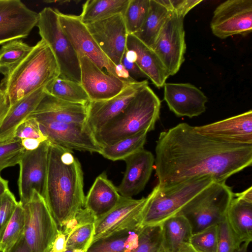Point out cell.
Returning <instances> with one entry per match:
<instances>
[{
    "label": "cell",
    "instance_id": "cell-1",
    "mask_svg": "<svg viewBox=\"0 0 252 252\" xmlns=\"http://www.w3.org/2000/svg\"><path fill=\"white\" fill-rule=\"evenodd\" d=\"M155 167L158 184H174L209 176L225 182L252 163V144L220 141L197 132L182 123L160 133Z\"/></svg>",
    "mask_w": 252,
    "mask_h": 252
},
{
    "label": "cell",
    "instance_id": "cell-2",
    "mask_svg": "<svg viewBox=\"0 0 252 252\" xmlns=\"http://www.w3.org/2000/svg\"><path fill=\"white\" fill-rule=\"evenodd\" d=\"M83 173L72 152L50 142L43 195L59 229L73 222L84 207Z\"/></svg>",
    "mask_w": 252,
    "mask_h": 252
},
{
    "label": "cell",
    "instance_id": "cell-3",
    "mask_svg": "<svg viewBox=\"0 0 252 252\" xmlns=\"http://www.w3.org/2000/svg\"><path fill=\"white\" fill-rule=\"evenodd\" d=\"M59 75V67L53 52L41 39L22 61L3 75L0 87L11 106L32 92L45 88Z\"/></svg>",
    "mask_w": 252,
    "mask_h": 252
},
{
    "label": "cell",
    "instance_id": "cell-4",
    "mask_svg": "<svg viewBox=\"0 0 252 252\" xmlns=\"http://www.w3.org/2000/svg\"><path fill=\"white\" fill-rule=\"evenodd\" d=\"M160 100L148 85L142 87L125 109L110 121L94 137L101 147L155 129L159 118Z\"/></svg>",
    "mask_w": 252,
    "mask_h": 252
},
{
    "label": "cell",
    "instance_id": "cell-5",
    "mask_svg": "<svg viewBox=\"0 0 252 252\" xmlns=\"http://www.w3.org/2000/svg\"><path fill=\"white\" fill-rule=\"evenodd\" d=\"M213 181L211 177L204 176L174 184H158L147 196L141 226L159 224L178 214L189 201Z\"/></svg>",
    "mask_w": 252,
    "mask_h": 252
},
{
    "label": "cell",
    "instance_id": "cell-6",
    "mask_svg": "<svg viewBox=\"0 0 252 252\" xmlns=\"http://www.w3.org/2000/svg\"><path fill=\"white\" fill-rule=\"evenodd\" d=\"M233 197L231 188L225 182L214 181L189 201L178 214L188 220L193 234L224 220Z\"/></svg>",
    "mask_w": 252,
    "mask_h": 252
},
{
    "label": "cell",
    "instance_id": "cell-7",
    "mask_svg": "<svg viewBox=\"0 0 252 252\" xmlns=\"http://www.w3.org/2000/svg\"><path fill=\"white\" fill-rule=\"evenodd\" d=\"M58 10L50 7L38 13L36 26L41 38L53 52L59 69V76L81 83L80 58L59 20Z\"/></svg>",
    "mask_w": 252,
    "mask_h": 252
},
{
    "label": "cell",
    "instance_id": "cell-8",
    "mask_svg": "<svg viewBox=\"0 0 252 252\" xmlns=\"http://www.w3.org/2000/svg\"><path fill=\"white\" fill-rule=\"evenodd\" d=\"M23 207L25 215L23 235L31 251L50 252L59 228L44 198L33 190L31 200Z\"/></svg>",
    "mask_w": 252,
    "mask_h": 252
},
{
    "label": "cell",
    "instance_id": "cell-9",
    "mask_svg": "<svg viewBox=\"0 0 252 252\" xmlns=\"http://www.w3.org/2000/svg\"><path fill=\"white\" fill-rule=\"evenodd\" d=\"M184 19L172 12L152 48L169 76L176 74L185 61Z\"/></svg>",
    "mask_w": 252,
    "mask_h": 252
},
{
    "label": "cell",
    "instance_id": "cell-10",
    "mask_svg": "<svg viewBox=\"0 0 252 252\" xmlns=\"http://www.w3.org/2000/svg\"><path fill=\"white\" fill-rule=\"evenodd\" d=\"M210 27L221 39L249 34L252 30V0H228L220 3L213 12Z\"/></svg>",
    "mask_w": 252,
    "mask_h": 252
},
{
    "label": "cell",
    "instance_id": "cell-11",
    "mask_svg": "<svg viewBox=\"0 0 252 252\" xmlns=\"http://www.w3.org/2000/svg\"><path fill=\"white\" fill-rule=\"evenodd\" d=\"M50 142L46 140L32 151H27L19 163L18 187L20 202H29L35 190L42 197L47 174Z\"/></svg>",
    "mask_w": 252,
    "mask_h": 252
},
{
    "label": "cell",
    "instance_id": "cell-12",
    "mask_svg": "<svg viewBox=\"0 0 252 252\" xmlns=\"http://www.w3.org/2000/svg\"><path fill=\"white\" fill-rule=\"evenodd\" d=\"M58 12L60 25L79 58L86 56L101 69L105 68L118 77L116 65L101 50L79 16Z\"/></svg>",
    "mask_w": 252,
    "mask_h": 252
},
{
    "label": "cell",
    "instance_id": "cell-13",
    "mask_svg": "<svg viewBox=\"0 0 252 252\" xmlns=\"http://www.w3.org/2000/svg\"><path fill=\"white\" fill-rule=\"evenodd\" d=\"M47 140L72 151L100 153L102 147L85 124L63 123L50 121H38Z\"/></svg>",
    "mask_w": 252,
    "mask_h": 252
},
{
    "label": "cell",
    "instance_id": "cell-14",
    "mask_svg": "<svg viewBox=\"0 0 252 252\" xmlns=\"http://www.w3.org/2000/svg\"><path fill=\"white\" fill-rule=\"evenodd\" d=\"M147 201V196L135 199L121 196L112 210L95 220L92 242L122 229L141 226Z\"/></svg>",
    "mask_w": 252,
    "mask_h": 252
},
{
    "label": "cell",
    "instance_id": "cell-15",
    "mask_svg": "<svg viewBox=\"0 0 252 252\" xmlns=\"http://www.w3.org/2000/svg\"><path fill=\"white\" fill-rule=\"evenodd\" d=\"M38 17L20 0H0V45L27 37Z\"/></svg>",
    "mask_w": 252,
    "mask_h": 252
},
{
    "label": "cell",
    "instance_id": "cell-16",
    "mask_svg": "<svg viewBox=\"0 0 252 252\" xmlns=\"http://www.w3.org/2000/svg\"><path fill=\"white\" fill-rule=\"evenodd\" d=\"M86 25L107 58L115 65L120 64L128 34L123 15L117 14Z\"/></svg>",
    "mask_w": 252,
    "mask_h": 252
},
{
    "label": "cell",
    "instance_id": "cell-17",
    "mask_svg": "<svg viewBox=\"0 0 252 252\" xmlns=\"http://www.w3.org/2000/svg\"><path fill=\"white\" fill-rule=\"evenodd\" d=\"M148 85L147 80L129 84L117 95L103 100L90 101L87 104L85 124L94 135L121 113L137 92Z\"/></svg>",
    "mask_w": 252,
    "mask_h": 252
},
{
    "label": "cell",
    "instance_id": "cell-18",
    "mask_svg": "<svg viewBox=\"0 0 252 252\" xmlns=\"http://www.w3.org/2000/svg\"><path fill=\"white\" fill-rule=\"evenodd\" d=\"M81 84L90 101L111 98L120 93L129 84L104 72L86 56L80 58Z\"/></svg>",
    "mask_w": 252,
    "mask_h": 252
},
{
    "label": "cell",
    "instance_id": "cell-19",
    "mask_svg": "<svg viewBox=\"0 0 252 252\" xmlns=\"http://www.w3.org/2000/svg\"><path fill=\"white\" fill-rule=\"evenodd\" d=\"M163 87L164 100L177 116L191 118L205 112L208 98L195 86L190 83H165Z\"/></svg>",
    "mask_w": 252,
    "mask_h": 252
},
{
    "label": "cell",
    "instance_id": "cell-20",
    "mask_svg": "<svg viewBox=\"0 0 252 252\" xmlns=\"http://www.w3.org/2000/svg\"><path fill=\"white\" fill-rule=\"evenodd\" d=\"M193 128L201 134L221 141L252 144V111Z\"/></svg>",
    "mask_w": 252,
    "mask_h": 252
},
{
    "label": "cell",
    "instance_id": "cell-21",
    "mask_svg": "<svg viewBox=\"0 0 252 252\" xmlns=\"http://www.w3.org/2000/svg\"><path fill=\"white\" fill-rule=\"evenodd\" d=\"M126 170L117 188L121 196L132 198L142 191L151 177L155 163L153 154L144 148L126 158Z\"/></svg>",
    "mask_w": 252,
    "mask_h": 252
},
{
    "label": "cell",
    "instance_id": "cell-22",
    "mask_svg": "<svg viewBox=\"0 0 252 252\" xmlns=\"http://www.w3.org/2000/svg\"><path fill=\"white\" fill-rule=\"evenodd\" d=\"M87 116V104L68 102L47 94L29 117L37 121L85 124Z\"/></svg>",
    "mask_w": 252,
    "mask_h": 252
},
{
    "label": "cell",
    "instance_id": "cell-23",
    "mask_svg": "<svg viewBox=\"0 0 252 252\" xmlns=\"http://www.w3.org/2000/svg\"><path fill=\"white\" fill-rule=\"evenodd\" d=\"M126 50L129 57L154 85L163 87L169 76L153 50L134 35L127 36Z\"/></svg>",
    "mask_w": 252,
    "mask_h": 252
},
{
    "label": "cell",
    "instance_id": "cell-24",
    "mask_svg": "<svg viewBox=\"0 0 252 252\" xmlns=\"http://www.w3.org/2000/svg\"><path fill=\"white\" fill-rule=\"evenodd\" d=\"M121 197L118 189L105 172L98 176L85 198L84 208L95 220L105 215L118 203Z\"/></svg>",
    "mask_w": 252,
    "mask_h": 252
},
{
    "label": "cell",
    "instance_id": "cell-25",
    "mask_svg": "<svg viewBox=\"0 0 252 252\" xmlns=\"http://www.w3.org/2000/svg\"><path fill=\"white\" fill-rule=\"evenodd\" d=\"M47 94L45 88L39 89L10 106L0 127V142L14 138L18 126L29 118Z\"/></svg>",
    "mask_w": 252,
    "mask_h": 252
},
{
    "label": "cell",
    "instance_id": "cell-26",
    "mask_svg": "<svg viewBox=\"0 0 252 252\" xmlns=\"http://www.w3.org/2000/svg\"><path fill=\"white\" fill-rule=\"evenodd\" d=\"M162 252H177L184 244L189 243L192 235L191 227L182 215L177 214L161 224Z\"/></svg>",
    "mask_w": 252,
    "mask_h": 252
},
{
    "label": "cell",
    "instance_id": "cell-27",
    "mask_svg": "<svg viewBox=\"0 0 252 252\" xmlns=\"http://www.w3.org/2000/svg\"><path fill=\"white\" fill-rule=\"evenodd\" d=\"M226 219L240 241L250 244L252 241V203L234 196Z\"/></svg>",
    "mask_w": 252,
    "mask_h": 252
},
{
    "label": "cell",
    "instance_id": "cell-28",
    "mask_svg": "<svg viewBox=\"0 0 252 252\" xmlns=\"http://www.w3.org/2000/svg\"><path fill=\"white\" fill-rule=\"evenodd\" d=\"M142 226L127 228L93 241L86 252H130L138 245Z\"/></svg>",
    "mask_w": 252,
    "mask_h": 252
},
{
    "label": "cell",
    "instance_id": "cell-29",
    "mask_svg": "<svg viewBox=\"0 0 252 252\" xmlns=\"http://www.w3.org/2000/svg\"><path fill=\"white\" fill-rule=\"evenodd\" d=\"M171 13L159 0H150L145 20L141 28L133 35L152 49Z\"/></svg>",
    "mask_w": 252,
    "mask_h": 252
},
{
    "label": "cell",
    "instance_id": "cell-30",
    "mask_svg": "<svg viewBox=\"0 0 252 252\" xmlns=\"http://www.w3.org/2000/svg\"><path fill=\"white\" fill-rule=\"evenodd\" d=\"M94 221V216L86 209H82L66 235V249L86 252L92 242Z\"/></svg>",
    "mask_w": 252,
    "mask_h": 252
},
{
    "label": "cell",
    "instance_id": "cell-31",
    "mask_svg": "<svg viewBox=\"0 0 252 252\" xmlns=\"http://www.w3.org/2000/svg\"><path fill=\"white\" fill-rule=\"evenodd\" d=\"M130 0H88L79 16L85 25L117 14L124 15Z\"/></svg>",
    "mask_w": 252,
    "mask_h": 252
},
{
    "label": "cell",
    "instance_id": "cell-32",
    "mask_svg": "<svg viewBox=\"0 0 252 252\" xmlns=\"http://www.w3.org/2000/svg\"><path fill=\"white\" fill-rule=\"evenodd\" d=\"M47 94L70 102L87 104L90 98L80 83L58 76L45 87Z\"/></svg>",
    "mask_w": 252,
    "mask_h": 252
},
{
    "label": "cell",
    "instance_id": "cell-33",
    "mask_svg": "<svg viewBox=\"0 0 252 252\" xmlns=\"http://www.w3.org/2000/svg\"><path fill=\"white\" fill-rule=\"evenodd\" d=\"M147 133V131H142L112 144L103 146L99 154L112 161L124 160L144 148Z\"/></svg>",
    "mask_w": 252,
    "mask_h": 252
},
{
    "label": "cell",
    "instance_id": "cell-34",
    "mask_svg": "<svg viewBox=\"0 0 252 252\" xmlns=\"http://www.w3.org/2000/svg\"><path fill=\"white\" fill-rule=\"evenodd\" d=\"M25 215L23 205L20 201L14 212L0 234V252H6L23 235Z\"/></svg>",
    "mask_w": 252,
    "mask_h": 252
},
{
    "label": "cell",
    "instance_id": "cell-35",
    "mask_svg": "<svg viewBox=\"0 0 252 252\" xmlns=\"http://www.w3.org/2000/svg\"><path fill=\"white\" fill-rule=\"evenodd\" d=\"M32 47L21 39L2 45L0 48V73L4 75L29 54Z\"/></svg>",
    "mask_w": 252,
    "mask_h": 252
},
{
    "label": "cell",
    "instance_id": "cell-36",
    "mask_svg": "<svg viewBox=\"0 0 252 252\" xmlns=\"http://www.w3.org/2000/svg\"><path fill=\"white\" fill-rule=\"evenodd\" d=\"M150 0H130L123 15L128 34H133L143 25L147 15Z\"/></svg>",
    "mask_w": 252,
    "mask_h": 252
},
{
    "label": "cell",
    "instance_id": "cell-37",
    "mask_svg": "<svg viewBox=\"0 0 252 252\" xmlns=\"http://www.w3.org/2000/svg\"><path fill=\"white\" fill-rule=\"evenodd\" d=\"M161 224L142 226L137 247L130 252H162Z\"/></svg>",
    "mask_w": 252,
    "mask_h": 252
},
{
    "label": "cell",
    "instance_id": "cell-38",
    "mask_svg": "<svg viewBox=\"0 0 252 252\" xmlns=\"http://www.w3.org/2000/svg\"><path fill=\"white\" fill-rule=\"evenodd\" d=\"M218 224L209 226L192 234L189 243L197 252H217Z\"/></svg>",
    "mask_w": 252,
    "mask_h": 252
},
{
    "label": "cell",
    "instance_id": "cell-39",
    "mask_svg": "<svg viewBox=\"0 0 252 252\" xmlns=\"http://www.w3.org/2000/svg\"><path fill=\"white\" fill-rule=\"evenodd\" d=\"M26 151L21 140L16 138L0 142V172L18 164Z\"/></svg>",
    "mask_w": 252,
    "mask_h": 252
},
{
    "label": "cell",
    "instance_id": "cell-40",
    "mask_svg": "<svg viewBox=\"0 0 252 252\" xmlns=\"http://www.w3.org/2000/svg\"><path fill=\"white\" fill-rule=\"evenodd\" d=\"M217 252H235L243 244L235 234L225 218L218 224Z\"/></svg>",
    "mask_w": 252,
    "mask_h": 252
},
{
    "label": "cell",
    "instance_id": "cell-41",
    "mask_svg": "<svg viewBox=\"0 0 252 252\" xmlns=\"http://www.w3.org/2000/svg\"><path fill=\"white\" fill-rule=\"evenodd\" d=\"M14 138L37 139L44 141L46 137L41 131L39 122L34 118L29 117L17 128Z\"/></svg>",
    "mask_w": 252,
    "mask_h": 252
},
{
    "label": "cell",
    "instance_id": "cell-42",
    "mask_svg": "<svg viewBox=\"0 0 252 252\" xmlns=\"http://www.w3.org/2000/svg\"><path fill=\"white\" fill-rule=\"evenodd\" d=\"M18 203L10 190L0 197V234L11 218Z\"/></svg>",
    "mask_w": 252,
    "mask_h": 252
},
{
    "label": "cell",
    "instance_id": "cell-43",
    "mask_svg": "<svg viewBox=\"0 0 252 252\" xmlns=\"http://www.w3.org/2000/svg\"><path fill=\"white\" fill-rule=\"evenodd\" d=\"M169 11L184 18L187 13L202 0H159Z\"/></svg>",
    "mask_w": 252,
    "mask_h": 252
},
{
    "label": "cell",
    "instance_id": "cell-44",
    "mask_svg": "<svg viewBox=\"0 0 252 252\" xmlns=\"http://www.w3.org/2000/svg\"><path fill=\"white\" fill-rule=\"evenodd\" d=\"M121 63L133 79L138 81L137 79L140 78H147L136 63L129 57L126 50L121 59Z\"/></svg>",
    "mask_w": 252,
    "mask_h": 252
},
{
    "label": "cell",
    "instance_id": "cell-45",
    "mask_svg": "<svg viewBox=\"0 0 252 252\" xmlns=\"http://www.w3.org/2000/svg\"><path fill=\"white\" fill-rule=\"evenodd\" d=\"M66 236L59 229L57 236L50 252H63L66 250Z\"/></svg>",
    "mask_w": 252,
    "mask_h": 252
},
{
    "label": "cell",
    "instance_id": "cell-46",
    "mask_svg": "<svg viewBox=\"0 0 252 252\" xmlns=\"http://www.w3.org/2000/svg\"><path fill=\"white\" fill-rule=\"evenodd\" d=\"M6 252H32L23 235L18 241Z\"/></svg>",
    "mask_w": 252,
    "mask_h": 252
},
{
    "label": "cell",
    "instance_id": "cell-47",
    "mask_svg": "<svg viewBox=\"0 0 252 252\" xmlns=\"http://www.w3.org/2000/svg\"><path fill=\"white\" fill-rule=\"evenodd\" d=\"M10 106L5 94L2 93L0 94V127L6 117Z\"/></svg>",
    "mask_w": 252,
    "mask_h": 252
},
{
    "label": "cell",
    "instance_id": "cell-48",
    "mask_svg": "<svg viewBox=\"0 0 252 252\" xmlns=\"http://www.w3.org/2000/svg\"><path fill=\"white\" fill-rule=\"evenodd\" d=\"M21 144L27 151H32L37 149L41 142V140L33 138H24L21 139Z\"/></svg>",
    "mask_w": 252,
    "mask_h": 252
},
{
    "label": "cell",
    "instance_id": "cell-49",
    "mask_svg": "<svg viewBox=\"0 0 252 252\" xmlns=\"http://www.w3.org/2000/svg\"><path fill=\"white\" fill-rule=\"evenodd\" d=\"M234 196L252 203V187L251 186L241 192L234 193Z\"/></svg>",
    "mask_w": 252,
    "mask_h": 252
},
{
    "label": "cell",
    "instance_id": "cell-50",
    "mask_svg": "<svg viewBox=\"0 0 252 252\" xmlns=\"http://www.w3.org/2000/svg\"><path fill=\"white\" fill-rule=\"evenodd\" d=\"M8 190V181L4 179L0 175V197Z\"/></svg>",
    "mask_w": 252,
    "mask_h": 252
},
{
    "label": "cell",
    "instance_id": "cell-51",
    "mask_svg": "<svg viewBox=\"0 0 252 252\" xmlns=\"http://www.w3.org/2000/svg\"><path fill=\"white\" fill-rule=\"evenodd\" d=\"M177 252H197L189 243L184 244Z\"/></svg>",
    "mask_w": 252,
    "mask_h": 252
},
{
    "label": "cell",
    "instance_id": "cell-52",
    "mask_svg": "<svg viewBox=\"0 0 252 252\" xmlns=\"http://www.w3.org/2000/svg\"><path fill=\"white\" fill-rule=\"evenodd\" d=\"M248 243H243L240 248L235 252H248V246L249 245Z\"/></svg>",
    "mask_w": 252,
    "mask_h": 252
},
{
    "label": "cell",
    "instance_id": "cell-53",
    "mask_svg": "<svg viewBox=\"0 0 252 252\" xmlns=\"http://www.w3.org/2000/svg\"><path fill=\"white\" fill-rule=\"evenodd\" d=\"M63 252H73V251L69 249H66Z\"/></svg>",
    "mask_w": 252,
    "mask_h": 252
},
{
    "label": "cell",
    "instance_id": "cell-54",
    "mask_svg": "<svg viewBox=\"0 0 252 252\" xmlns=\"http://www.w3.org/2000/svg\"><path fill=\"white\" fill-rule=\"evenodd\" d=\"M73 252H85L84 251H82V250H74Z\"/></svg>",
    "mask_w": 252,
    "mask_h": 252
},
{
    "label": "cell",
    "instance_id": "cell-55",
    "mask_svg": "<svg viewBox=\"0 0 252 252\" xmlns=\"http://www.w3.org/2000/svg\"><path fill=\"white\" fill-rule=\"evenodd\" d=\"M2 93H3V92H2V91L1 90V89H0V94H1Z\"/></svg>",
    "mask_w": 252,
    "mask_h": 252
}]
</instances>
